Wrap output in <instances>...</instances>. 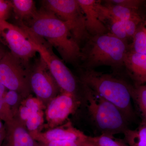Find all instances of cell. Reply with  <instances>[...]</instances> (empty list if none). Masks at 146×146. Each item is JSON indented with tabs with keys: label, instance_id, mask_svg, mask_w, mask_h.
Returning a JSON list of instances; mask_svg holds the SVG:
<instances>
[{
	"label": "cell",
	"instance_id": "1",
	"mask_svg": "<svg viewBox=\"0 0 146 146\" xmlns=\"http://www.w3.org/2000/svg\"><path fill=\"white\" fill-rule=\"evenodd\" d=\"M21 27L33 36L46 39L57 50L65 62L76 63L81 58V50L66 24L49 10L42 8Z\"/></svg>",
	"mask_w": 146,
	"mask_h": 146
},
{
	"label": "cell",
	"instance_id": "2",
	"mask_svg": "<svg viewBox=\"0 0 146 146\" xmlns=\"http://www.w3.org/2000/svg\"><path fill=\"white\" fill-rule=\"evenodd\" d=\"M80 80L92 91L117 106L129 122L135 119L136 113L131 102L133 86L125 80L94 70L83 71Z\"/></svg>",
	"mask_w": 146,
	"mask_h": 146
},
{
	"label": "cell",
	"instance_id": "3",
	"mask_svg": "<svg viewBox=\"0 0 146 146\" xmlns=\"http://www.w3.org/2000/svg\"><path fill=\"white\" fill-rule=\"evenodd\" d=\"M129 47L127 42L111 33L91 36L81 50L80 59L85 70L102 65L113 68L124 66Z\"/></svg>",
	"mask_w": 146,
	"mask_h": 146
},
{
	"label": "cell",
	"instance_id": "4",
	"mask_svg": "<svg viewBox=\"0 0 146 146\" xmlns=\"http://www.w3.org/2000/svg\"><path fill=\"white\" fill-rule=\"evenodd\" d=\"M81 83L89 115L101 134L114 136L123 133L129 128V122L122 112L115 105Z\"/></svg>",
	"mask_w": 146,
	"mask_h": 146
},
{
	"label": "cell",
	"instance_id": "5",
	"mask_svg": "<svg viewBox=\"0 0 146 146\" xmlns=\"http://www.w3.org/2000/svg\"><path fill=\"white\" fill-rule=\"evenodd\" d=\"M42 3L43 8L54 13L66 24L79 44L88 37L84 14L77 0H46Z\"/></svg>",
	"mask_w": 146,
	"mask_h": 146
},
{
	"label": "cell",
	"instance_id": "6",
	"mask_svg": "<svg viewBox=\"0 0 146 146\" xmlns=\"http://www.w3.org/2000/svg\"><path fill=\"white\" fill-rule=\"evenodd\" d=\"M28 64L9 52L0 62V82L23 98L29 96L32 91Z\"/></svg>",
	"mask_w": 146,
	"mask_h": 146
},
{
	"label": "cell",
	"instance_id": "7",
	"mask_svg": "<svg viewBox=\"0 0 146 146\" xmlns=\"http://www.w3.org/2000/svg\"><path fill=\"white\" fill-rule=\"evenodd\" d=\"M0 38L16 57L28 63L37 52L36 40L23 28L6 21H0Z\"/></svg>",
	"mask_w": 146,
	"mask_h": 146
},
{
	"label": "cell",
	"instance_id": "8",
	"mask_svg": "<svg viewBox=\"0 0 146 146\" xmlns=\"http://www.w3.org/2000/svg\"><path fill=\"white\" fill-rule=\"evenodd\" d=\"M37 52L46 63L50 72L62 92L72 94L78 99L77 81L69 68L55 55L48 45L36 41Z\"/></svg>",
	"mask_w": 146,
	"mask_h": 146
},
{
	"label": "cell",
	"instance_id": "9",
	"mask_svg": "<svg viewBox=\"0 0 146 146\" xmlns=\"http://www.w3.org/2000/svg\"><path fill=\"white\" fill-rule=\"evenodd\" d=\"M29 82L32 91L43 104L57 96L60 89L41 57L30 69Z\"/></svg>",
	"mask_w": 146,
	"mask_h": 146
},
{
	"label": "cell",
	"instance_id": "10",
	"mask_svg": "<svg viewBox=\"0 0 146 146\" xmlns=\"http://www.w3.org/2000/svg\"><path fill=\"white\" fill-rule=\"evenodd\" d=\"M78 99L72 94L62 92L48 104L46 119L53 128L63 123L74 111L79 104Z\"/></svg>",
	"mask_w": 146,
	"mask_h": 146
},
{
	"label": "cell",
	"instance_id": "11",
	"mask_svg": "<svg viewBox=\"0 0 146 146\" xmlns=\"http://www.w3.org/2000/svg\"><path fill=\"white\" fill-rule=\"evenodd\" d=\"M5 137L1 146H39L25 124L14 116L13 119L5 123Z\"/></svg>",
	"mask_w": 146,
	"mask_h": 146
},
{
	"label": "cell",
	"instance_id": "12",
	"mask_svg": "<svg viewBox=\"0 0 146 146\" xmlns=\"http://www.w3.org/2000/svg\"><path fill=\"white\" fill-rule=\"evenodd\" d=\"M31 134L36 142L41 144L53 141L85 140L87 136L82 131L74 127L70 122L59 127L53 128L44 132L37 131Z\"/></svg>",
	"mask_w": 146,
	"mask_h": 146
},
{
	"label": "cell",
	"instance_id": "13",
	"mask_svg": "<svg viewBox=\"0 0 146 146\" xmlns=\"http://www.w3.org/2000/svg\"><path fill=\"white\" fill-rule=\"evenodd\" d=\"M83 11L87 31L91 36L108 33L107 29L100 19L96 0H77Z\"/></svg>",
	"mask_w": 146,
	"mask_h": 146
},
{
	"label": "cell",
	"instance_id": "14",
	"mask_svg": "<svg viewBox=\"0 0 146 146\" xmlns=\"http://www.w3.org/2000/svg\"><path fill=\"white\" fill-rule=\"evenodd\" d=\"M124 66L135 81V86L146 83V54L129 50L125 58Z\"/></svg>",
	"mask_w": 146,
	"mask_h": 146
},
{
	"label": "cell",
	"instance_id": "15",
	"mask_svg": "<svg viewBox=\"0 0 146 146\" xmlns=\"http://www.w3.org/2000/svg\"><path fill=\"white\" fill-rule=\"evenodd\" d=\"M43 104L37 98L28 97L22 102L15 116L24 123L31 115L42 111Z\"/></svg>",
	"mask_w": 146,
	"mask_h": 146
},
{
	"label": "cell",
	"instance_id": "16",
	"mask_svg": "<svg viewBox=\"0 0 146 146\" xmlns=\"http://www.w3.org/2000/svg\"><path fill=\"white\" fill-rule=\"evenodd\" d=\"M11 3L14 12L21 20L29 21L37 12L33 0H13Z\"/></svg>",
	"mask_w": 146,
	"mask_h": 146
},
{
	"label": "cell",
	"instance_id": "17",
	"mask_svg": "<svg viewBox=\"0 0 146 146\" xmlns=\"http://www.w3.org/2000/svg\"><path fill=\"white\" fill-rule=\"evenodd\" d=\"M123 140L129 146H146V123H141L135 129L128 128L124 132Z\"/></svg>",
	"mask_w": 146,
	"mask_h": 146
},
{
	"label": "cell",
	"instance_id": "18",
	"mask_svg": "<svg viewBox=\"0 0 146 146\" xmlns=\"http://www.w3.org/2000/svg\"><path fill=\"white\" fill-rule=\"evenodd\" d=\"M131 98L134 101L141 115V123H146V86L145 84L133 86Z\"/></svg>",
	"mask_w": 146,
	"mask_h": 146
},
{
	"label": "cell",
	"instance_id": "19",
	"mask_svg": "<svg viewBox=\"0 0 146 146\" xmlns=\"http://www.w3.org/2000/svg\"><path fill=\"white\" fill-rule=\"evenodd\" d=\"M130 50L146 54V20L142 21L138 25Z\"/></svg>",
	"mask_w": 146,
	"mask_h": 146
},
{
	"label": "cell",
	"instance_id": "20",
	"mask_svg": "<svg viewBox=\"0 0 146 146\" xmlns=\"http://www.w3.org/2000/svg\"><path fill=\"white\" fill-rule=\"evenodd\" d=\"M86 140L100 146H129L124 140L108 134H101L94 137L87 136Z\"/></svg>",
	"mask_w": 146,
	"mask_h": 146
},
{
	"label": "cell",
	"instance_id": "21",
	"mask_svg": "<svg viewBox=\"0 0 146 146\" xmlns=\"http://www.w3.org/2000/svg\"><path fill=\"white\" fill-rule=\"evenodd\" d=\"M44 121L42 111L31 115L23 123L30 133L37 131Z\"/></svg>",
	"mask_w": 146,
	"mask_h": 146
},
{
	"label": "cell",
	"instance_id": "22",
	"mask_svg": "<svg viewBox=\"0 0 146 146\" xmlns=\"http://www.w3.org/2000/svg\"><path fill=\"white\" fill-rule=\"evenodd\" d=\"M110 23L111 33L119 39L126 42L128 37L123 21H111Z\"/></svg>",
	"mask_w": 146,
	"mask_h": 146
},
{
	"label": "cell",
	"instance_id": "23",
	"mask_svg": "<svg viewBox=\"0 0 146 146\" xmlns=\"http://www.w3.org/2000/svg\"><path fill=\"white\" fill-rule=\"evenodd\" d=\"M21 97V96L18 93L12 90H9L7 92H6L3 97L6 103L8 105L12 110L13 115L14 109L17 107Z\"/></svg>",
	"mask_w": 146,
	"mask_h": 146
},
{
	"label": "cell",
	"instance_id": "24",
	"mask_svg": "<svg viewBox=\"0 0 146 146\" xmlns=\"http://www.w3.org/2000/svg\"><path fill=\"white\" fill-rule=\"evenodd\" d=\"M14 118L12 110L6 103L3 97H0V119L7 123L10 121Z\"/></svg>",
	"mask_w": 146,
	"mask_h": 146
},
{
	"label": "cell",
	"instance_id": "25",
	"mask_svg": "<svg viewBox=\"0 0 146 146\" xmlns=\"http://www.w3.org/2000/svg\"><path fill=\"white\" fill-rule=\"evenodd\" d=\"M106 2L121 6L130 9L137 11L143 1L139 0H109Z\"/></svg>",
	"mask_w": 146,
	"mask_h": 146
},
{
	"label": "cell",
	"instance_id": "26",
	"mask_svg": "<svg viewBox=\"0 0 146 146\" xmlns=\"http://www.w3.org/2000/svg\"><path fill=\"white\" fill-rule=\"evenodd\" d=\"M87 138V137H86ZM85 140L77 141H53L46 143L41 144L42 146H83Z\"/></svg>",
	"mask_w": 146,
	"mask_h": 146
},
{
	"label": "cell",
	"instance_id": "27",
	"mask_svg": "<svg viewBox=\"0 0 146 146\" xmlns=\"http://www.w3.org/2000/svg\"><path fill=\"white\" fill-rule=\"evenodd\" d=\"M11 8V1L0 0V21H6Z\"/></svg>",
	"mask_w": 146,
	"mask_h": 146
},
{
	"label": "cell",
	"instance_id": "28",
	"mask_svg": "<svg viewBox=\"0 0 146 146\" xmlns=\"http://www.w3.org/2000/svg\"><path fill=\"white\" fill-rule=\"evenodd\" d=\"M5 86L0 82V97H3L7 92Z\"/></svg>",
	"mask_w": 146,
	"mask_h": 146
},
{
	"label": "cell",
	"instance_id": "29",
	"mask_svg": "<svg viewBox=\"0 0 146 146\" xmlns=\"http://www.w3.org/2000/svg\"><path fill=\"white\" fill-rule=\"evenodd\" d=\"M5 129H3L2 130H0V146H1L2 145L5 137Z\"/></svg>",
	"mask_w": 146,
	"mask_h": 146
},
{
	"label": "cell",
	"instance_id": "30",
	"mask_svg": "<svg viewBox=\"0 0 146 146\" xmlns=\"http://www.w3.org/2000/svg\"><path fill=\"white\" fill-rule=\"evenodd\" d=\"M7 51L5 50L2 45L0 44V62L6 53Z\"/></svg>",
	"mask_w": 146,
	"mask_h": 146
},
{
	"label": "cell",
	"instance_id": "31",
	"mask_svg": "<svg viewBox=\"0 0 146 146\" xmlns=\"http://www.w3.org/2000/svg\"><path fill=\"white\" fill-rule=\"evenodd\" d=\"M83 146H100L98 145H96V144L91 143V142H89V141H87V140H86V141H84V142L83 144Z\"/></svg>",
	"mask_w": 146,
	"mask_h": 146
},
{
	"label": "cell",
	"instance_id": "32",
	"mask_svg": "<svg viewBox=\"0 0 146 146\" xmlns=\"http://www.w3.org/2000/svg\"><path fill=\"white\" fill-rule=\"evenodd\" d=\"M4 128V126L3 125L2 123L1 120L0 119V130H2Z\"/></svg>",
	"mask_w": 146,
	"mask_h": 146
},
{
	"label": "cell",
	"instance_id": "33",
	"mask_svg": "<svg viewBox=\"0 0 146 146\" xmlns=\"http://www.w3.org/2000/svg\"><path fill=\"white\" fill-rule=\"evenodd\" d=\"M145 84V86H146V83L145 84Z\"/></svg>",
	"mask_w": 146,
	"mask_h": 146
}]
</instances>
